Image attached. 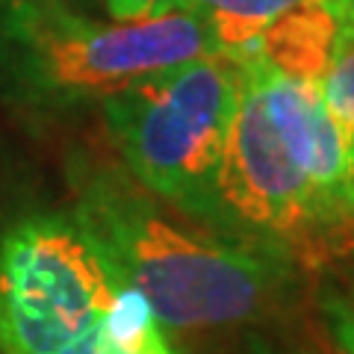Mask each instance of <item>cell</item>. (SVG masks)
Returning <instances> with one entry per match:
<instances>
[{
  "label": "cell",
  "instance_id": "1",
  "mask_svg": "<svg viewBox=\"0 0 354 354\" xmlns=\"http://www.w3.org/2000/svg\"><path fill=\"white\" fill-rule=\"evenodd\" d=\"M68 183L74 216L177 342L254 330L292 304L290 260L174 213L121 162L80 153Z\"/></svg>",
  "mask_w": 354,
  "mask_h": 354
},
{
  "label": "cell",
  "instance_id": "2",
  "mask_svg": "<svg viewBox=\"0 0 354 354\" xmlns=\"http://www.w3.org/2000/svg\"><path fill=\"white\" fill-rule=\"evenodd\" d=\"M216 53L204 21L165 12L101 21L65 0H0V104L24 118H59L169 65Z\"/></svg>",
  "mask_w": 354,
  "mask_h": 354
},
{
  "label": "cell",
  "instance_id": "3",
  "mask_svg": "<svg viewBox=\"0 0 354 354\" xmlns=\"http://www.w3.org/2000/svg\"><path fill=\"white\" fill-rule=\"evenodd\" d=\"M239 88V62L204 53L142 77L97 104L124 171L174 213L209 230H218L216 180Z\"/></svg>",
  "mask_w": 354,
  "mask_h": 354
},
{
  "label": "cell",
  "instance_id": "4",
  "mask_svg": "<svg viewBox=\"0 0 354 354\" xmlns=\"http://www.w3.org/2000/svg\"><path fill=\"white\" fill-rule=\"evenodd\" d=\"M118 272L74 209H30L0 227V354H57L92 328Z\"/></svg>",
  "mask_w": 354,
  "mask_h": 354
},
{
  "label": "cell",
  "instance_id": "5",
  "mask_svg": "<svg viewBox=\"0 0 354 354\" xmlns=\"http://www.w3.org/2000/svg\"><path fill=\"white\" fill-rule=\"evenodd\" d=\"M216 227L278 254L295 269H319L346 254L354 236L319 201L245 68L216 180Z\"/></svg>",
  "mask_w": 354,
  "mask_h": 354
},
{
  "label": "cell",
  "instance_id": "6",
  "mask_svg": "<svg viewBox=\"0 0 354 354\" xmlns=\"http://www.w3.org/2000/svg\"><path fill=\"white\" fill-rule=\"evenodd\" d=\"M257 86L263 106L283 142L295 153L307 180L313 183L319 201L330 218L354 234V204H351V133L328 109L316 83L295 80L272 71L254 59H236Z\"/></svg>",
  "mask_w": 354,
  "mask_h": 354
},
{
  "label": "cell",
  "instance_id": "7",
  "mask_svg": "<svg viewBox=\"0 0 354 354\" xmlns=\"http://www.w3.org/2000/svg\"><path fill=\"white\" fill-rule=\"evenodd\" d=\"M339 30L342 24L330 0H298L260 32L242 57L234 59H254L272 71L319 86Z\"/></svg>",
  "mask_w": 354,
  "mask_h": 354
},
{
  "label": "cell",
  "instance_id": "8",
  "mask_svg": "<svg viewBox=\"0 0 354 354\" xmlns=\"http://www.w3.org/2000/svg\"><path fill=\"white\" fill-rule=\"evenodd\" d=\"M298 0H174L171 12H192L204 21L216 53L242 57L257 36Z\"/></svg>",
  "mask_w": 354,
  "mask_h": 354
},
{
  "label": "cell",
  "instance_id": "9",
  "mask_svg": "<svg viewBox=\"0 0 354 354\" xmlns=\"http://www.w3.org/2000/svg\"><path fill=\"white\" fill-rule=\"evenodd\" d=\"M319 92L337 121L354 136V32L346 27L339 30L330 62L319 80Z\"/></svg>",
  "mask_w": 354,
  "mask_h": 354
},
{
  "label": "cell",
  "instance_id": "10",
  "mask_svg": "<svg viewBox=\"0 0 354 354\" xmlns=\"http://www.w3.org/2000/svg\"><path fill=\"white\" fill-rule=\"evenodd\" d=\"M322 322L328 339L337 354H354V295L346 292H325L322 301Z\"/></svg>",
  "mask_w": 354,
  "mask_h": 354
},
{
  "label": "cell",
  "instance_id": "11",
  "mask_svg": "<svg viewBox=\"0 0 354 354\" xmlns=\"http://www.w3.org/2000/svg\"><path fill=\"white\" fill-rule=\"evenodd\" d=\"M57 354H130V351L121 348V342L109 337V330L104 328V313H101V319H97L83 337H77Z\"/></svg>",
  "mask_w": 354,
  "mask_h": 354
},
{
  "label": "cell",
  "instance_id": "12",
  "mask_svg": "<svg viewBox=\"0 0 354 354\" xmlns=\"http://www.w3.org/2000/svg\"><path fill=\"white\" fill-rule=\"evenodd\" d=\"M174 0H104L113 21H145L171 12Z\"/></svg>",
  "mask_w": 354,
  "mask_h": 354
},
{
  "label": "cell",
  "instance_id": "13",
  "mask_svg": "<svg viewBox=\"0 0 354 354\" xmlns=\"http://www.w3.org/2000/svg\"><path fill=\"white\" fill-rule=\"evenodd\" d=\"M339 15V24L354 32V0H330Z\"/></svg>",
  "mask_w": 354,
  "mask_h": 354
},
{
  "label": "cell",
  "instance_id": "14",
  "mask_svg": "<svg viewBox=\"0 0 354 354\" xmlns=\"http://www.w3.org/2000/svg\"><path fill=\"white\" fill-rule=\"evenodd\" d=\"M348 171H351V204H354V136H351V162H348Z\"/></svg>",
  "mask_w": 354,
  "mask_h": 354
},
{
  "label": "cell",
  "instance_id": "15",
  "mask_svg": "<svg viewBox=\"0 0 354 354\" xmlns=\"http://www.w3.org/2000/svg\"><path fill=\"white\" fill-rule=\"evenodd\" d=\"M346 254H348V260H351V269H354V236H351V242H348V251H346Z\"/></svg>",
  "mask_w": 354,
  "mask_h": 354
},
{
  "label": "cell",
  "instance_id": "16",
  "mask_svg": "<svg viewBox=\"0 0 354 354\" xmlns=\"http://www.w3.org/2000/svg\"><path fill=\"white\" fill-rule=\"evenodd\" d=\"M257 354H269V351H266V348H257Z\"/></svg>",
  "mask_w": 354,
  "mask_h": 354
}]
</instances>
